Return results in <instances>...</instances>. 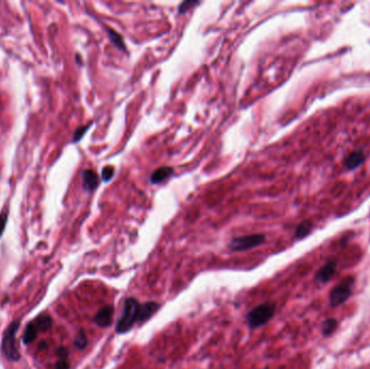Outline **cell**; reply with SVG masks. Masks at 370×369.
Instances as JSON below:
<instances>
[{
  "mask_svg": "<svg viewBox=\"0 0 370 369\" xmlns=\"http://www.w3.org/2000/svg\"><path fill=\"white\" fill-rule=\"evenodd\" d=\"M140 307L141 304L137 299H134V298H127L124 303L122 315H120L116 325V331L118 333H125L129 331L133 327V325L138 323Z\"/></svg>",
  "mask_w": 370,
  "mask_h": 369,
  "instance_id": "6da1fadb",
  "label": "cell"
},
{
  "mask_svg": "<svg viewBox=\"0 0 370 369\" xmlns=\"http://www.w3.org/2000/svg\"><path fill=\"white\" fill-rule=\"evenodd\" d=\"M275 311L276 308L273 303H263L255 307L247 315V323L249 327L253 329L267 324L273 318Z\"/></svg>",
  "mask_w": 370,
  "mask_h": 369,
  "instance_id": "7a4b0ae2",
  "label": "cell"
},
{
  "mask_svg": "<svg viewBox=\"0 0 370 369\" xmlns=\"http://www.w3.org/2000/svg\"><path fill=\"white\" fill-rule=\"evenodd\" d=\"M20 323H21L20 321L12 322L8 329L6 330V333L3 339V351L6 357L11 361H18L21 357L16 340L17 332L20 328Z\"/></svg>",
  "mask_w": 370,
  "mask_h": 369,
  "instance_id": "3957f363",
  "label": "cell"
},
{
  "mask_svg": "<svg viewBox=\"0 0 370 369\" xmlns=\"http://www.w3.org/2000/svg\"><path fill=\"white\" fill-rule=\"evenodd\" d=\"M264 242H265L264 234H251V235L233 238L229 245V248L233 251H245L258 247Z\"/></svg>",
  "mask_w": 370,
  "mask_h": 369,
  "instance_id": "277c9868",
  "label": "cell"
},
{
  "mask_svg": "<svg viewBox=\"0 0 370 369\" xmlns=\"http://www.w3.org/2000/svg\"><path fill=\"white\" fill-rule=\"evenodd\" d=\"M353 283V279L348 278L341 283L340 285L332 288L329 294V303L332 308L339 307L348 300V298L352 296Z\"/></svg>",
  "mask_w": 370,
  "mask_h": 369,
  "instance_id": "5b68a950",
  "label": "cell"
},
{
  "mask_svg": "<svg viewBox=\"0 0 370 369\" xmlns=\"http://www.w3.org/2000/svg\"><path fill=\"white\" fill-rule=\"evenodd\" d=\"M337 267H338V261L329 260L325 265H323L321 268L318 269L315 275V281L321 284L328 283L333 278Z\"/></svg>",
  "mask_w": 370,
  "mask_h": 369,
  "instance_id": "8992f818",
  "label": "cell"
},
{
  "mask_svg": "<svg viewBox=\"0 0 370 369\" xmlns=\"http://www.w3.org/2000/svg\"><path fill=\"white\" fill-rule=\"evenodd\" d=\"M113 315H114V308L112 306H105L96 314L95 323L99 326V327L102 328L109 327L113 322Z\"/></svg>",
  "mask_w": 370,
  "mask_h": 369,
  "instance_id": "52a82bcc",
  "label": "cell"
},
{
  "mask_svg": "<svg viewBox=\"0 0 370 369\" xmlns=\"http://www.w3.org/2000/svg\"><path fill=\"white\" fill-rule=\"evenodd\" d=\"M159 310V304L157 302L154 301H149V302H145L142 304L140 307V312H139V317H138V323H145L146 321H148L156 312Z\"/></svg>",
  "mask_w": 370,
  "mask_h": 369,
  "instance_id": "ba28073f",
  "label": "cell"
},
{
  "mask_svg": "<svg viewBox=\"0 0 370 369\" xmlns=\"http://www.w3.org/2000/svg\"><path fill=\"white\" fill-rule=\"evenodd\" d=\"M99 187V176L95 170L87 169L82 172V188L87 192H94Z\"/></svg>",
  "mask_w": 370,
  "mask_h": 369,
  "instance_id": "9c48e42d",
  "label": "cell"
},
{
  "mask_svg": "<svg viewBox=\"0 0 370 369\" xmlns=\"http://www.w3.org/2000/svg\"><path fill=\"white\" fill-rule=\"evenodd\" d=\"M366 156L362 151H354L344 160V166L347 170H354L364 164Z\"/></svg>",
  "mask_w": 370,
  "mask_h": 369,
  "instance_id": "30bf717a",
  "label": "cell"
},
{
  "mask_svg": "<svg viewBox=\"0 0 370 369\" xmlns=\"http://www.w3.org/2000/svg\"><path fill=\"white\" fill-rule=\"evenodd\" d=\"M173 173V168L171 167H160L158 169H156L155 171L153 172L152 176H151V182L153 184H158L161 183L165 180H167L168 178L172 175Z\"/></svg>",
  "mask_w": 370,
  "mask_h": 369,
  "instance_id": "8fae6325",
  "label": "cell"
},
{
  "mask_svg": "<svg viewBox=\"0 0 370 369\" xmlns=\"http://www.w3.org/2000/svg\"><path fill=\"white\" fill-rule=\"evenodd\" d=\"M338 328V321L336 318H327L322 323L321 330L324 337H330Z\"/></svg>",
  "mask_w": 370,
  "mask_h": 369,
  "instance_id": "7c38bea8",
  "label": "cell"
},
{
  "mask_svg": "<svg viewBox=\"0 0 370 369\" xmlns=\"http://www.w3.org/2000/svg\"><path fill=\"white\" fill-rule=\"evenodd\" d=\"M37 333H38V328H37L36 324H35L34 322H31L26 326V329L24 332V336H23L24 343L25 344L32 343L34 340H36Z\"/></svg>",
  "mask_w": 370,
  "mask_h": 369,
  "instance_id": "4fadbf2b",
  "label": "cell"
},
{
  "mask_svg": "<svg viewBox=\"0 0 370 369\" xmlns=\"http://www.w3.org/2000/svg\"><path fill=\"white\" fill-rule=\"evenodd\" d=\"M312 229H313V224L311 221H303L302 223L299 224L298 228L296 229V232H295L296 238L301 239V238L307 237L312 232Z\"/></svg>",
  "mask_w": 370,
  "mask_h": 369,
  "instance_id": "5bb4252c",
  "label": "cell"
},
{
  "mask_svg": "<svg viewBox=\"0 0 370 369\" xmlns=\"http://www.w3.org/2000/svg\"><path fill=\"white\" fill-rule=\"evenodd\" d=\"M106 31H108L109 33V37L110 39L113 41V44L115 45L118 49H120L122 51H126V46H125V42H124V39L123 37L120 36V35L116 32L112 30V28H106Z\"/></svg>",
  "mask_w": 370,
  "mask_h": 369,
  "instance_id": "9a60e30c",
  "label": "cell"
},
{
  "mask_svg": "<svg viewBox=\"0 0 370 369\" xmlns=\"http://www.w3.org/2000/svg\"><path fill=\"white\" fill-rule=\"evenodd\" d=\"M34 323L36 324L38 330H42L46 331L51 328L52 325V319L48 315H39L36 319H35Z\"/></svg>",
  "mask_w": 370,
  "mask_h": 369,
  "instance_id": "2e32d148",
  "label": "cell"
},
{
  "mask_svg": "<svg viewBox=\"0 0 370 369\" xmlns=\"http://www.w3.org/2000/svg\"><path fill=\"white\" fill-rule=\"evenodd\" d=\"M74 344H75V346L77 347V349H79V350H83L84 347L87 346L88 338H87L86 332H84L82 329H80L79 331H78V333L76 335V337L74 339Z\"/></svg>",
  "mask_w": 370,
  "mask_h": 369,
  "instance_id": "e0dca14e",
  "label": "cell"
},
{
  "mask_svg": "<svg viewBox=\"0 0 370 369\" xmlns=\"http://www.w3.org/2000/svg\"><path fill=\"white\" fill-rule=\"evenodd\" d=\"M91 125H92V123H90V124H88L86 126H81V127H78L77 128V129L74 132V136H73V141L75 142V143H76V142H79L83 138L84 134H86V132L88 131V129L91 127Z\"/></svg>",
  "mask_w": 370,
  "mask_h": 369,
  "instance_id": "ac0fdd59",
  "label": "cell"
},
{
  "mask_svg": "<svg viewBox=\"0 0 370 369\" xmlns=\"http://www.w3.org/2000/svg\"><path fill=\"white\" fill-rule=\"evenodd\" d=\"M114 173H115V168L113 166H106L102 169V180L104 182H109L112 180V178L114 176Z\"/></svg>",
  "mask_w": 370,
  "mask_h": 369,
  "instance_id": "d6986e66",
  "label": "cell"
},
{
  "mask_svg": "<svg viewBox=\"0 0 370 369\" xmlns=\"http://www.w3.org/2000/svg\"><path fill=\"white\" fill-rule=\"evenodd\" d=\"M197 5H199V3H197V2H184L179 7V13L183 14L185 12H188L191 8H193V7H195Z\"/></svg>",
  "mask_w": 370,
  "mask_h": 369,
  "instance_id": "ffe728a7",
  "label": "cell"
},
{
  "mask_svg": "<svg viewBox=\"0 0 370 369\" xmlns=\"http://www.w3.org/2000/svg\"><path fill=\"white\" fill-rule=\"evenodd\" d=\"M7 221H8V212L3 211L2 214H0V237H2L3 233L6 229Z\"/></svg>",
  "mask_w": 370,
  "mask_h": 369,
  "instance_id": "44dd1931",
  "label": "cell"
},
{
  "mask_svg": "<svg viewBox=\"0 0 370 369\" xmlns=\"http://www.w3.org/2000/svg\"><path fill=\"white\" fill-rule=\"evenodd\" d=\"M56 355L60 357V359H66L68 356V351L66 347L61 346L58 350H56Z\"/></svg>",
  "mask_w": 370,
  "mask_h": 369,
  "instance_id": "7402d4cb",
  "label": "cell"
},
{
  "mask_svg": "<svg viewBox=\"0 0 370 369\" xmlns=\"http://www.w3.org/2000/svg\"><path fill=\"white\" fill-rule=\"evenodd\" d=\"M54 367L55 369H69V364L66 359H59Z\"/></svg>",
  "mask_w": 370,
  "mask_h": 369,
  "instance_id": "603a6c76",
  "label": "cell"
},
{
  "mask_svg": "<svg viewBox=\"0 0 370 369\" xmlns=\"http://www.w3.org/2000/svg\"><path fill=\"white\" fill-rule=\"evenodd\" d=\"M47 347H48V344H47L45 341H41V342L39 343V345H38V349H39L40 351H41V350H46Z\"/></svg>",
  "mask_w": 370,
  "mask_h": 369,
  "instance_id": "cb8c5ba5",
  "label": "cell"
}]
</instances>
